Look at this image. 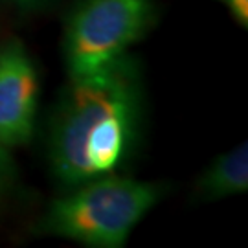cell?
I'll return each instance as SVG.
<instances>
[{"instance_id": "cell-1", "label": "cell", "mask_w": 248, "mask_h": 248, "mask_svg": "<svg viewBox=\"0 0 248 248\" xmlns=\"http://www.w3.org/2000/svg\"><path fill=\"white\" fill-rule=\"evenodd\" d=\"M156 197V189L149 184L103 178L53 202L45 228L90 247H122Z\"/></svg>"}, {"instance_id": "cell-2", "label": "cell", "mask_w": 248, "mask_h": 248, "mask_svg": "<svg viewBox=\"0 0 248 248\" xmlns=\"http://www.w3.org/2000/svg\"><path fill=\"white\" fill-rule=\"evenodd\" d=\"M134 92L124 61L74 79L53 133V166L57 175L76 184L92 177L85 160V140L92 127L112 114H133Z\"/></svg>"}, {"instance_id": "cell-3", "label": "cell", "mask_w": 248, "mask_h": 248, "mask_svg": "<svg viewBox=\"0 0 248 248\" xmlns=\"http://www.w3.org/2000/svg\"><path fill=\"white\" fill-rule=\"evenodd\" d=\"M151 0H87L66 31V61L74 79L105 68L142 35Z\"/></svg>"}, {"instance_id": "cell-4", "label": "cell", "mask_w": 248, "mask_h": 248, "mask_svg": "<svg viewBox=\"0 0 248 248\" xmlns=\"http://www.w3.org/2000/svg\"><path fill=\"white\" fill-rule=\"evenodd\" d=\"M37 76L24 48L13 43L0 52V145L30 140L37 105Z\"/></svg>"}, {"instance_id": "cell-5", "label": "cell", "mask_w": 248, "mask_h": 248, "mask_svg": "<svg viewBox=\"0 0 248 248\" xmlns=\"http://www.w3.org/2000/svg\"><path fill=\"white\" fill-rule=\"evenodd\" d=\"M131 114H112L92 127L85 140V160L90 175L110 171L120 162L129 138Z\"/></svg>"}, {"instance_id": "cell-6", "label": "cell", "mask_w": 248, "mask_h": 248, "mask_svg": "<svg viewBox=\"0 0 248 248\" xmlns=\"http://www.w3.org/2000/svg\"><path fill=\"white\" fill-rule=\"evenodd\" d=\"M248 186V145L243 142L213 162L201 180V191L210 199L245 191Z\"/></svg>"}, {"instance_id": "cell-7", "label": "cell", "mask_w": 248, "mask_h": 248, "mask_svg": "<svg viewBox=\"0 0 248 248\" xmlns=\"http://www.w3.org/2000/svg\"><path fill=\"white\" fill-rule=\"evenodd\" d=\"M222 2H226L230 9L233 11V15L237 17L243 26H247L248 22V0H222Z\"/></svg>"}, {"instance_id": "cell-8", "label": "cell", "mask_w": 248, "mask_h": 248, "mask_svg": "<svg viewBox=\"0 0 248 248\" xmlns=\"http://www.w3.org/2000/svg\"><path fill=\"white\" fill-rule=\"evenodd\" d=\"M6 164H8V156H6L4 149L0 147V182H2V178L6 175Z\"/></svg>"}]
</instances>
